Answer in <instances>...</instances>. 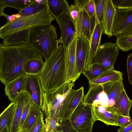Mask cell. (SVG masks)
I'll list each match as a JSON object with an SVG mask.
<instances>
[{"instance_id": "6da1fadb", "label": "cell", "mask_w": 132, "mask_h": 132, "mask_svg": "<svg viewBox=\"0 0 132 132\" xmlns=\"http://www.w3.org/2000/svg\"><path fill=\"white\" fill-rule=\"evenodd\" d=\"M43 58L29 45L6 46L0 44V80L5 85L24 73L23 67L30 60Z\"/></svg>"}, {"instance_id": "7a4b0ae2", "label": "cell", "mask_w": 132, "mask_h": 132, "mask_svg": "<svg viewBox=\"0 0 132 132\" xmlns=\"http://www.w3.org/2000/svg\"><path fill=\"white\" fill-rule=\"evenodd\" d=\"M65 48L61 44L45 60L37 75L44 92L54 90L65 83Z\"/></svg>"}, {"instance_id": "3957f363", "label": "cell", "mask_w": 132, "mask_h": 132, "mask_svg": "<svg viewBox=\"0 0 132 132\" xmlns=\"http://www.w3.org/2000/svg\"><path fill=\"white\" fill-rule=\"evenodd\" d=\"M74 86V82L65 83L54 90L44 92L41 109L45 117L62 122L75 94Z\"/></svg>"}, {"instance_id": "277c9868", "label": "cell", "mask_w": 132, "mask_h": 132, "mask_svg": "<svg viewBox=\"0 0 132 132\" xmlns=\"http://www.w3.org/2000/svg\"><path fill=\"white\" fill-rule=\"evenodd\" d=\"M55 19L50 13L47 5L38 12L21 16L12 22H6L0 28V38L3 39L6 36L19 31L50 25Z\"/></svg>"}, {"instance_id": "5b68a950", "label": "cell", "mask_w": 132, "mask_h": 132, "mask_svg": "<svg viewBox=\"0 0 132 132\" xmlns=\"http://www.w3.org/2000/svg\"><path fill=\"white\" fill-rule=\"evenodd\" d=\"M56 28L53 25L31 29L29 45L43 57L45 60L58 47Z\"/></svg>"}, {"instance_id": "8992f818", "label": "cell", "mask_w": 132, "mask_h": 132, "mask_svg": "<svg viewBox=\"0 0 132 132\" xmlns=\"http://www.w3.org/2000/svg\"><path fill=\"white\" fill-rule=\"evenodd\" d=\"M68 120L76 132H91L96 121L92 105L85 103L83 100Z\"/></svg>"}, {"instance_id": "52a82bcc", "label": "cell", "mask_w": 132, "mask_h": 132, "mask_svg": "<svg viewBox=\"0 0 132 132\" xmlns=\"http://www.w3.org/2000/svg\"><path fill=\"white\" fill-rule=\"evenodd\" d=\"M116 43L107 42L100 45L93 57L92 64H100L108 70L114 69V65L119 53Z\"/></svg>"}, {"instance_id": "ba28073f", "label": "cell", "mask_w": 132, "mask_h": 132, "mask_svg": "<svg viewBox=\"0 0 132 132\" xmlns=\"http://www.w3.org/2000/svg\"><path fill=\"white\" fill-rule=\"evenodd\" d=\"M132 34V8L116 9L114 21L112 36Z\"/></svg>"}, {"instance_id": "9c48e42d", "label": "cell", "mask_w": 132, "mask_h": 132, "mask_svg": "<svg viewBox=\"0 0 132 132\" xmlns=\"http://www.w3.org/2000/svg\"><path fill=\"white\" fill-rule=\"evenodd\" d=\"M77 34L69 45L65 48V83L74 82L79 78L76 57Z\"/></svg>"}, {"instance_id": "30bf717a", "label": "cell", "mask_w": 132, "mask_h": 132, "mask_svg": "<svg viewBox=\"0 0 132 132\" xmlns=\"http://www.w3.org/2000/svg\"><path fill=\"white\" fill-rule=\"evenodd\" d=\"M25 92L32 102L41 109L44 92L37 75L27 74Z\"/></svg>"}, {"instance_id": "8fae6325", "label": "cell", "mask_w": 132, "mask_h": 132, "mask_svg": "<svg viewBox=\"0 0 132 132\" xmlns=\"http://www.w3.org/2000/svg\"><path fill=\"white\" fill-rule=\"evenodd\" d=\"M56 20L61 33V37L59 39L60 43L66 48L69 45L77 34L75 24L68 11L63 14Z\"/></svg>"}, {"instance_id": "7c38bea8", "label": "cell", "mask_w": 132, "mask_h": 132, "mask_svg": "<svg viewBox=\"0 0 132 132\" xmlns=\"http://www.w3.org/2000/svg\"><path fill=\"white\" fill-rule=\"evenodd\" d=\"M83 101L92 105H99L109 106L107 95L104 90L102 84L89 86L87 93L84 96Z\"/></svg>"}, {"instance_id": "4fadbf2b", "label": "cell", "mask_w": 132, "mask_h": 132, "mask_svg": "<svg viewBox=\"0 0 132 132\" xmlns=\"http://www.w3.org/2000/svg\"><path fill=\"white\" fill-rule=\"evenodd\" d=\"M94 117L96 121L99 120L105 125L117 126L118 116L113 108L101 105H92Z\"/></svg>"}, {"instance_id": "5bb4252c", "label": "cell", "mask_w": 132, "mask_h": 132, "mask_svg": "<svg viewBox=\"0 0 132 132\" xmlns=\"http://www.w3.org/2000/svg\"><path fill=\"white\" fill-rule=\"evenodd\" d=\"M77 35L91 42L93 31L92 19L84 9L80 10L75 24Z\"/></svg>"}, {"instance_id": "9a60e30c", "label": "cell", "mask_w": 132, "mask_h": 132, "mask_svg": "<svg viewBox=\"0 0 132 132\" xmlns=\"http://www.w3.org/2000/svg\"><path fill=\"white\" fill-rule=\"evenodd\" d=\"M26 75L23 73L5 85V95L11 102H14L21 93L25 92Z\"/></svg>"}, {"instance_id": "2e32d148", "label": "cell", "mask_w": 132, "mask_h": 132, "mask_svg": "<svg viewBox=\"0 0 132 132\" xmlns=\"http://www.w3.org/2000/svg\"><path fill=\"white\" fill-rule=\"evenodd\" d=\"M90 46L89 42L82 37L77 35L76 57L78 71L80 75L84 71V66Z\"/></svg>"}, {"instance_id": "e0dca14e", "label": "cell", "mask_w": 132, "mask_h": 132, "mask_svg": "<svg viewBox=\"0 0 132 132\" xmlns=\"http://www.w3.org/2000/svg\"><path fill=\"white\" fill-rule=\"evenodd\" d=\"M31 100L25 92L21 93L14 102L16 103L15 111L12 122L8 126L10 132H18L22 113L24 105Z\"/></svg>"}, {"instance_id": "ac0fdd59", "label": "cell", "mask_w": 132, "mask_h": 132, "mask_svg": "<svg viewBox=\"0 0 132 132\" xmlns=\"http://www.w3.org/2000/svg\"><path fill=\"white\" fill-rule=\"evenodd\" d=\"M116 8L112 0H105L104 13L102 24L103 33L109 37L112 36L113 25Z\"/></svg>"}, {"instance_id": "d6986e66", "label": "cell", "mask_w": 132, "mask_h": 132, "mask_svg": "<svg viewBox=\"0 0 132 132\" xmlns=\"http://www.w3.org/2000/svg\"><path fill=\"white\" fill-rule=\"evenodd\" d=\"M123 81L102 84L103 90L107 95L109 107L113 108L117 103L120 95Z\"/></svg>"}, {"instance_id": "ffe728a7", "label": "cell", "mask_w": 132, "mask_h": 132, "mask_svg": "<svg viewBox=\"0 0 132 132\" xmlns=\"http://www.w3.org/2000/svg\"><path fill=\"white\" fill-rule=\"evenodd\" d=\"M31 29L20 31L9 35L3 39L2 43L6 46L29 45Z\"/></svg>"}, {"instance_id": "44dd1931", "label": "cell", "mask_w": 132, "mask_h": 132, "mask_svg": "<svg viewBox=\"0 0 132 132\" xmlns=\"http://www.w3.org/2000/svg\"><path fill=\"white\" fill-rule=\"evenodd\" d=\"M123 74L114 69L108 70L96 78L89 81V86L107 83L123 81Z\"/></svg>"}, {"instance_id": "7402d4cb", "label": "cell", "mask_w": 132, "mask_h": 132, "mask_svg": "<svg viewBox=\"0 0 132 132\" xmlns=\"http://www.w3.org/2000/svg\"><path fill=\"white\" fill-rule=\"evenodd\" d=\"M131 107V100L128 96L123 85L118 101L113 108L119 115L130 117L129 112Z\"/></svg>"}, {"instance_id": "603a6c76", "label": "cell", "mask_w": 132, "mask_h": 132, "mask_svg": "<svg viewBox=\"0 0 132 132\" xmlns=\"http://www.w3.org/2000/svg\"><path fill=\"white\" fill-rule=\"evenodd\" d=\"M41 109L32 102L29 112L21 129L24 132H29L36 122L44 116Z\"/></svg>"}, {"instance_id": "cb8c5ba5", "label": "cell", "mask_w": 132, "mask_h": 132, "mask_svg": "<svg viewBox=\"0 0 132 132\" xmlns=\"http://www.w3.org/2000/svg\"><path fill=\"white\" fill-rule=\"evenodd\" d=\"M47 2L50 13L56 20L68 11L69 6L65 0H47Z\"/></svg>"}, {"instance_id": "d4e9b609", "label": "cell", "mask_w": 132, "mask_h": 132, "mask_svg": "<svg viewBox=\"0 0 132 132\" xmlns=\"http://www.w3.org/2000/svg\"><path fill=\"white\" fill-rule=\"evenodd\" d=\"M16 103L11 102L0 115V132L9 126L12 120L15 111Z\"/></svg>"}, {"instance_id": "484cf974", "label": "cell", "mask_w": 132, "mask_h": 132, "mask_svg": "<svg viewBox=\"0 0 132 132\" xmlns=\"http://www.w3.org/2000/svg\"><path fill=\"white\" fill-rule=\"evenodd\" d=\"M44 64L43 58L30 60L24 65L23 72L27 74L38 75L42 71Z\"/></svg>"}, {"instance_id": "4316f807", "label": "cell", "mask_w": 132, "mask_h": 132, "mask_svg": "<svg viewBox=\"0 0 132 132\" xmlns=\"http://www.w3.org/2000/svg\"><path fill=\"white\" fill-rule=\"evenodd\" d=\"M84 96L83 86L76 90L75 94L63 119L60 123V126L68 119L79 103L83 100Z\"/></svg>"}, {"instance_id": "83f0119b", "label": "cell", "mask_w": 132, "mask_h": 132, "mask_svg": "<svg viewBox=\"0 0 132 132\" xmlns=\"http://www.w3.org/2000/svg\"><path fill=\"white\" fill-rule=\"evenodd\" d=\"M103 33V29L101 24L98 23L94 26L90 43L93 59L100 45L101 37Z\"/></svg>"}, {"instance_id": "f1b7e54d", "label": "cell", "mask_w": 132, "mask_h": 132, "mask_svg": "<svg viewBox=\"0 0 132 132\" xmlns=\"http://www.w3.org/2000/svg\"><path fill=\"white\" fill-rule=\"evenodd\" d=\"M33 0H0V5L15 9L19 12L30 5Z\"/></svg>"}, {"instance_id": "f546056e", "label": "cell", "mask_w": 132, "mask_h": 132, "mask_svg": "<svg viewBox=\"0 0 132 132\" xmlns=\"http://www.w3.org/2000/svg\"><path fill=\"white\" fill-rule=\"evenodd\" d=\"M116 37V43L119 49L124 52L132 49V34L119 35Z\"/></svg>"}, {"instance_id": "4dcf8cb0", "label": "cell", "mask_w": 132, "mask_h": 132, "mask_svg": "<svg viewBox=\"0 0 132 132\" xmlns=\"http://www.w3.org/2000/svg\"><path fill=\"white\" fill-rule=\"evenodd\" d=\"M107 70L101 65L94 63L92 64L89 70L84 71L82 73L89 81L96 78Z\"/></svg>"}, {"instance_id": "1f68e13d", "label": "cell", "mask_w": 132, "mask_h": 132, "mask_svg": "<svg viewBox=\"0 0 132 132\" xmlns=\"http://www.w3.org/2000/svg\"><path fill=\"white\" fill-rule=\"evenodd\" d=\"M47 5L46 4L38 3L34 0L30 5L18 13L21 16L34 14L39 12L46 7Z\"/></svg>"}, {"instance_id": "d6a6232c", "label": "cell", "mask_w": 132, "mask_h": 132, "mask_svg": "<svg viewBox=\"0 0 132 132\" xmlns=\"http://www.w3.org/2000/svg\"><path fill=\"white\" fill-rule=\"evenodd\" d=\"M96 11L95 16V25L102 23L103 19L105 0L95 1Z\"/></svg>"}, {"instance_id": "836d02e7", "label": "cell", "mask_w": 132, "mask_h": 132, "mask_svg": "<svg viewBox=\"0 0 132 132\" xmlns=\"http://www.w3.org/2000/svg\"><path fill=\"white\" fill-rule=\"evenodd\" d=\"M45 120L44 127L45 132H51L60 129V122L56 118L46 117Z\"/></svg>"}, {"instance_id": "e575fe53", "label": "cell", "mask_w": 132, "mask_h": 132, "mask_svg": "<svg viewBox=\"0 0 132 132\" xmlns=\"http://www.w3.org/2000/svg\"><path fill=\"white\" fill-rule=\"evenodd\" d=\"M115 7L118 9L132 8V0H112Z\"/></svg>"}, {"instance_id": "d590c367", "label": "cell", "mask_w": 132, "mask_h": 132, "mask_svg": "<svg viewBox=\"0 0 132 132\" xmlns=\"http://www.w3.org/2000/svg\"><path fill=\"white\" fill-rule=\"evenodd\" d=\"M81 10L78 6L75 4H72L69 6L68 12L75 25Z\"/></svg>"}, {"instance_id": "8d00e7d4", "label": "cell", "mask_w": 132, "mask_h": 132, "mask_svg": "<svg viewBox=\"0 0 132 132\" xmlns=\"http://www.w3.org/2000/svg\"><path fill=\"white\" fill-rule=\"evenodd\" d=\"M87 12L91 19L95 16L96 4L95 0H89L84 9Z\"/></svg>"}, {"instance_id": "74e56055", "label": "cell", "mask_w": 132, "mask_h": 132, "mask_svg": "<svg viewBox=\"0 0 132 132\" xmlns=\"http://www.w3.org/2000/svg\"><path fill=\"white\" fill-rule=\"evenodd\" d=\"M31 102V100L30 101L24 105L23 108L19 124V130L22 129L26 118L28 115Z\"/></svg>"}, {"instance_id": "f35d334b", "label": "cell", "mask_w": 132, "mask_h": 132, "mask_svg": "<svg viewBox=\"0 0 132 132\" xmlns=\"http://www.w3.org/2000/svg\"><path fill=\"white\" fill-rule=\"evenodd\" d=\"M132 122L130 117L118 114L117 120V125L120 128L125 127Z\"/></svg>"}, {"instance_id": "ab89813d", "label": "cell", "mask_w": 132, "mask_h": 132, "mask_svg": "<svg viewBox=\"0 0 132 132\" xmlns=\"http://www.w3.org/2000/svg\"><path fill=\"white\" fill-rule=\"evenodd\" d=\"M44 117L39 119L33 125L29 132H41L44 128L45 124L44 122Z\"/></svg>"}, {"instance_id": "60d3db41", "label": "cell", "mask_w": 132, "mask_h": 132, "mask_svg": "<svg viewBox=\"0 0 132 132\" xmlns=\"http://www.w3.org/2000/svg\"><path fill=\"white\" fill-rule=\"evenodd\" d=\"M127 68L129 81L132 85V53L129 54L128 56Z\"/></svg>"}, {"instance_id": "b9f144b4", "label": "cell", "mask_w": 132, "mask_h": 132, "mask_svg": "<svg viewBox=\"0 0 132 132\" xmlns=\"http://www.w3.org/2000/svg\"><path fill=\"white\" fill-rule=\"evenodd\" d=\"M63 132H76L72 128L68 120L60 126Z\"/></svg>"}, {"instance_id": "7bdbcfd3", "label": "cell", "mask_w": 132, "mask_h": 132, "mask_svg": "<svg viewBox=\"0 0 132 132\" xmlns=\"http://www.w3.org/2000/svg\"><path fill=\"white\" fill-rule=\"evenodd\" d=\"M7 19V22H12L15 20L16 19L20 18L21 16L18 13L17 14H14L11 15H8L5 13L3 15Z\"/></svg>"}, {"instance_id": "ee69618b", "label": "cell", "mask_w": 132, "mask_h": 132, "mask_svg": "<svg viewBox=\"0 0 132 132\" xmlns=\"http://www.w3.org/2000/svg\"><path fill=\"white\" fill-rule=\"evenodd\" d=\"M89 0H75L74 4L78 6L81 10L84 9Z\"/></svg>"}, {"instance_id": "f6af8a7d", "label": "cell", "mask_w": 132, "mask_h": 132, "mask_svg": "<svg viewBox=\"0 0 132 132\" xmlns=\"http://www.w3.org/2000/svg\"><path fill=\"white\" fill-rule=\"evenodd\" d=\"M117 132H132V122L125 127H120Z\"/></svg>"}, {"instance_id": "bcb514c9", "label": "cell", "mask_w": 132, "mask_h": 132, "mask_svg": "<svg viewBox=\"0 0 132 132\" xmlns=\"http://www.w3.org/2000/svg\"><path fill=\"white\" fill-rule=\"evenodd\" d=\"M35 1L39 4H44L47 5V0H35Z\"/></svg>"}, {"instance_id": "7dc6e473", "label": "cell", "mask_w": 132, "mask_h": 132, "mask_svg": "<svg viewBox=\"0 0 132 132\" xmlns=\"http://www.w3.org/2000/svg\"><path fill=\"white\" fill-rule=\"evenodd\" d=\"M5 8L3 6L0 5V16H3L5 13L4 12V9Z\"/></svg>"}, {"instance_id": "c3c4849f", "label": "cell", "mask_w": 132, "mask_h": 132, "mask_svg": "<svg viewBox=\"0 0 132 132\" xmlns=\"http://www.w3.org/2000/svg\"><path fill=\"white\" fill-rule=\"evenodd\" d=\"M1 132H10L9 126L5 127Z\"/></svg>"}, {"instance_id": "681fc988", "label": "cell", "mask_w": 132, "mask_h": 132, "mask_svg": "<svg viewBox=\"0 0 132 132\" xmlns=\"http://www.w3.org/2000/svg\"><path fill=\"white\" fill-rule=\"evenodd\" d=\"M51 132H63V130L60 129L58 130H56V131H51Z\"/></svg>"}, {"instance_id": "f907efd6", "label": "cell", "mask_w": 132, "mask_h": 132, "mask_svg": "<svg viewBox=\"0 0 132 132\" xmlns=\"http://www.w3.org/2000/svg\"><path fill=\"white\" fill-rule=\"evenodd\" d=\"M41 132H45L44 130V128L43 129Z\"/></svg>"}, {"instance_id": "816d5d0a", "label": "cell", "mask_w": 132, "mask_h": 132, "mask_svg": "<svg viewBox=\"0 0 132 132\" xmlns=\"http://www.w3.org/2000/svg\"><path fill=\"white\" fill-rule=\"evenodd\" d=\"M18 132H24L22 130H20Z\"/></svg>"}, {"instance_id": "f5cc1de1", "label": "cell", "mask_w": 132, "mask_h": 132, "mask_svg": "<svg viewBox=\"0 0 132 132\" xmlns=\"http://www.w3.org/2000/svg\"><path fill=\"white\" fill-rule=\"evenodd\" d=\"M131 106L132 107V99L131 100Z\"/></svg>"}]
</instances>
